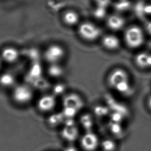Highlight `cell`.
Wrapping results in <instances>:
<instances>
[{
	"instance_id": "obj_1",
	"label": "cell",
	"mask_w": 151,
	"mask_h": 151,
	"mask_svg": "<svg viewBox=\"0 0 151 151\" xmlns=\"http://www.w3.org/2000/svg\"><path fill=\"white\" fill-rule=\"evenodd\" d=\"M124 40L126 45L132 49H136L142 46L145 41V32L137 25H132L124 32Z\"/></svg>"
},
{
	"instance_id": "obj_2",
	"label": "cell",
	"mask_w": 151,
	"mask_h": 151,
	"mask_svg": "<svg viewBox=\"0 0 151 151\" xmlns=\"http://www.w3.org/2000/svg\"><path fill=\"white\" fill-rule=\"evenodd\" d=\"M66 55V51L61 45L53 43L49 45L42 53V58L48 64L62 63Z\"/></svg>"
},
{
	"instance_id": "obj_3",
	"label": "cell",
	"mask_w": 151,
	"mask_h": 151,
	"mask_svg": "<svg viewBox=\"0 0 151 151\" xmlns=\"http://www.w3.org/2000/svg\"><path fill=\"white\" fill-rule=\"evenodd\" d=\"M12 96L13 101L17 104L27 105L31 103L33 99V91L29 85L16 84L13 88Z\"/></svg>"
},
{
	"instance_id": "obj_4",
	"label": "cell",
	"mask_w": 151,
	"mask_h": 151,
	"mask_svg": "<svg viewBox=\"0 0 151 151\" xmlns=\"http://www.w3.org/2000/svg\"><path fill=\"white\" fill-rule=\"evenodd\" d=\"M78 33L80 37L88 42H93L100 37L101 31L99 27L91 22H84L78 27Z\"/></svg>"
},
{
	"instance_id": "obj_5",
	"label": "cell",
	"mask_w": 151,
	"mask_h": 151,
	"mask_svg": "<svg viewBox=\"0 0 151 151\" xmlns=\"http://www.w3.org/2000/svg\"><path fill=\"white\" fill-rule=\"evenodd\" d=\"M79 139L80 147L84 151H96L100 147V139L93 130L85 132Z\"/></svg>"
},
{
	"instance_id": "obj_6",
	"label": "cell",
	"mask_w": 151,
	"mask_h": 151,
	"mask_svg": "<svg viewBox=\"0 0 151 151\" xmlns=\"http://www.w3.org/2000/svg\"><path fill=\"white\" fill-rule=\"evenodd\" d=\"M128 81H130L128 73L121 68H117L112 70L108 77V84L114 90L120 84Z\"/></svg>"
},
{
	"instance_id": "obj_7",
	"label": "cell",
	"mask_w": 151,
	"mask_h": 151,
	"mask_svg": "<svg viewBox=\"0 0 151 151\" xmlns=\"http://www.w3.org/2000/svg\"><path fill=\"white\" fill-rule=\"evenodd\" d=\"M0 58L3 63L13 65L20 60L21 52L16 47L6 46L3 47L0 51Z\"/></svg>"
},
{
	"instance_id": "obj_8",
	"label": "cell",
	"mask_w": 151,
	"mask_h": 151,
	"mask_svg": "<svg viewBox=\"0 0 151 151\" xmlns=\"http://www.w3.org/2000/svg\"><path fill=\"white\" fill-rule=\"evenodd\" d=\"M61 136L64 140L73 143L80 138V132L78 126L73 119H67L65 126L61 131Z\"/></svg>"
},
{
	"instance_id": "obj_9",
	"label": "cell",
	"mask_w": 151,
	"mask_h": 151,
	"mask_svg": "<svg viewBox=\"0 0 151 151\" xmlns=\"http://www.w3.org/2000/svg\"><path fill=\"white\" fill-rule=\"evenodd\" d=\"M57 104L56 96L53 94H46L38 99L37 108L43 113H49L55 109Z\"/></svg>"
},
{
	"instance_id": "obj_10",
	"label": "cell",
	"mask_w": 151,
	"mask_h": 151,
	"mask_svg": "<svg viewBox=\"0 0 151 151\" xmlns=\"http://www.w3.org/2000/svg\"><path fill=\"white\" fill-rule=\"evenodd\" d=\"M63 105V108L73 109L78 112L84 106V101L79 95L69 93L64 97Z\"/></svg>"
},
{
	"instance_id": "obj_11",
	"label": "cell",
	"mask_w": 151,
	"mask_h": 151,
	"mask_svg": "<svg viewBox=\"0 0 151 151\" xmlns=\"http://www.w3.org/2000/svg\"><path fill=\"white\" fill-rule=\"evenodd\" d=\"M107 27L113 31H119L124 28L126 21L123 17L119 14H112L107 18Z\"/></svg>"
},
{
	"instance_id": "obj_12",
	"label": "cell",
	"mask_w": 151,
	"mask_h": 151,
	"mask_svg": "<svg viewBox=\"0 0 151 151\" xmlns=\"http://www.w3.org/2000/svg\"><path fill=\"white\" fill-rule=\"evenodd\" d=\"M103 47L109 51H116L121 45L119 38L113 34H108L103 37L101 40Z\"/></svg>"
},
{
	"instance_id": "obj_13",
	"label": "cell",
	"mask_w": 151,
	"mask_h": 151,
	"mask_svg": "<svg viewBox=\"0 0 151 151\" xmlns=\"http://www.w3.org/2000/svg\"><path fill=\"white\" fill-rule=\"evenodd\" d=\"M63 23L69 27H73L78 24L80 17L77 12L71 9L65 11L62 16Z\"/></svg>"
},
{
	"instance_id": "obj_14",
	"label": "cell",
	"mask_w": 151,
	"mask_h": 151,
	"mask_svg": "<svg viewBox=\"0 0 151 151\" xmlns=\"http://www.w3.org/2000/svg\"><path fill=\"white\" fill-rule=\"evenodd\" d=\"M46 72L49 77L58 79L62 77L65 73V69L62 63L52 64L47 65Z\"/></svg>"
},
{
	"instance_id": "obj_15",
	"label": "cell",
	"mask_w": 151,
	"mask_h": 151,
	"mask_svg": "<svg viewBox=\"0 0 151 151\" xmlns=\"http://www.w3.org/2000/svg\"><path fill=\"white\" fill-rule=\"evenodd\" d=\"M135 63L141 68L151 67V55L145 52L139 53L134 58Z\"/></svg>"
},
{
	"instance_id": "obj_16",
	"label": "cell",
	"mask_w": 151,
	"mask_h": 151,
	"mask_svg": "<svg viewBox=\"0 0 151 151\" xmlns=\"http://www.w3.org/2000/svg\"><path fill=\"white\" fill-rule=\"evenodd\" d=\"M79 123L81 127L85 129V132L93 130L94 125L93 116L88 113L82 114L79 119Z\"/></svg>"
},
{
	"instance_id": "obj_17",
	"label": "cell",
	"mask_w": 151,
	"mask_h": 151,
	"mask_svg": "<svg viewBox=\"0 0 151 151\" xmlns=\"http://www.w3.org/2000/svg\"><path fill=\"white\" fill-rule=\"evenodd\" d=\"M15 82L16 78L12 73H5L0 75V84L2 86L6 88L13 86L14 88L16 85L15 84Z\"/></svg>"
},
{
	"instance_id": "obj_18",
	"label": "cell",
	"mask_w": 151,
	"mask_h": 151,
	"mask_svg": "<svg viewBox=\"0 0 151 151\" xmlns=\"http://www.w3.org/2000/svg\"><path fill=\"white\" fill-rule=\"evenodd\" d=\"M100 147L103 151H116L118 149V145L115 140L109 138L101 141Z\"/></svg>"
},
{
	"instance_id": "obj_19",
	"label": "cell",
	"mask_w": 151,
	"mask_h": 151,
	"mask_svg": "<svg viewBox=\"0 0 151 151\" xmlns=\"http://www.w3.org/2000/svg\"><path fill=\"white\" fill-rule=\"evenodd\" d=\"M131 3L129 0H118L114 4V9L118 12H125L129 10Z\"/></svg>"
},
{
	"instance_id": "obj_20",
	"label": "cell",
	"mask_w": 151,
	"mask_h": 151,
	"mask_svg": "<svg viewBox=\"0 0 151 151\" xmlns=\"http://www.w3.org/2000/svg\"><path fill=\"white\" fill-rule=\"evenodd\" d=\"M64 119L65 118L62 113L61 114H53L52 116H51L49 119V123L52 125L57 126L61 124V123H62Z\"/></svg>"
},
{
	"instance_id": "obj_21",
	"label": "cell",
	"mask_w": 151,
	"mask_h": 151,
	"mask_svg": "<svg viewBox=\"0 0 151 151\" xmlns=\"http://www.w3.org/2000/svg\"><path fill=\"white\" fill-rule=\"evenodd\" d=\"M107 9L96 6L93 11V15L96 19L101 20L105 18L107 15Z\"/></svg>"
},
{
	"instance_id": "obj_22",
	"label": "cell",
	"mask_w": 151,
	"mask_h": 151,
	"mask_svg": "<svg viewBox=\"0 0 151 151\" xmlns=\"http://www.w3.org/2000/svg\"><path fill=\"white\" fill-rule=\"evenodd\" d=\"M96 6L107 9L112 2V0H94Z\"/></svg>"
},
{
	"instance_id": "obj_23",
	"label": "cell",
	"mask_w": 151,
	"mask_h": 151,
	"mask_svg": "<svg viewBox=\"0 0 151 151\" xmlns=\"http://www.w3.org/2000/svg\"><path fill=\"white\" fill-rule=\"evenodd\" d=\"M143 16H151V3H145L143 9Z\"/></svg>"
},
{
	"instance_id": "obj_24",
	"label": "cell",
	"mask_w": 151,
	"mask_h": 151,
	"mask_svg": "<svg viewBox=\"0 0 151 151\" xmlns=\"http://www.w3.org/2000/svg\"><path fill=\"white\" fill-rule=\"evenodd\" d=\"M63 151H79V149L75 147V145H69L66 147H65V148L63 150Z\"/></svg>"
},
{
	"instance_id": "obj_25",
	"label": "cell",
	"mask_w": 151,
	"mask_h": 151,
	"mask_svg": "<svg viewBox=\"0 0 151 151\" xmlns=\"http://www.w3.org/2000/svg\"><path fill=\"white\" fill-rule=\"evenodd\" d=\"M145 29L147 33L151 36V20L147 22L145 25Z\"/></svg>"
},
{
	"instance_id": "obj_26",
	"label": "cell",
	"mask_w": 151,
	"mask_h": 151,
	"mask_svg": "<svg viewBox=\"0 0 151 151\" xmlns=\"http://www.w3.org/2000/svg\"><path fill=\"white\" fill-rule=\"evenodd\" d=\"M147 108L151 111V95L147 99Z\"/></svg>"
},
{
	"instance_id": "obj_27",
	"label": "cell",
	"mask_w": 151,
	"mask_h": 151,
	"mask_svg": "<svg viewBox=\"0 0 151 151\" xmlns=\"http://www.w3.org/2000/svg\"><path fill=\"white\" fill-rule=\"evenodd\" d=\"M3 64H4V63L3 62L2 59H1V58H0V71H1V70L2 68Z\"/></svg>"
}]
</instances>
